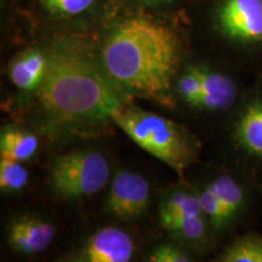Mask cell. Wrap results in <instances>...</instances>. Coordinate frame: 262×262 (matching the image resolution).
I'll return each mask as SVG.
<instances>
[{
	"mask_svg": "<svg viewBox=\"0 0 262 262\" xmlns=\"http://www.w3.org/2000/svg\"><path fill=\"white\" fill-rule=\"evenodd\" d=\"M103 68L124 90L162 102L169 98L179 42L168 27L130 18L114 29L102 52Z\"/></svg>",
	"mask_w": 262,
	"mask_h": 262,
	"instance_id": "obj_1",
	"label": "cell"
},
{
	"mask_svg": "<svg viewBox=\"0 0 262 262\" xmlns=\"http://www.w3.org/2000/svg\"><path fill=\"white\" fill-rule=\"evenodd\" d=\"M35 93L49 114L70 123L112 118L125 104L122 88L106 70L73 51L48 57L44 79Z\"/></svg>",
	"mask_w": 262,
	"mask_h": 262,
	"instance_id": "obj_2",
	"label": "cell"
},
{
	"mask_svg": "<svg viewBox=\"0 0 262 262\" xmlns=\"http://www.w3.org/2000/svg\"><path fill=\"white\" fill-rule=\"evenodd\" d=\"M111 119L137 146L179 173L185 171L195 158L191 135L168 118L123 104Z\"/></svg>",
	"mask_w": 262,
	"mask_h": 262,
	"instance_id": "obj_3",
	"label": "cell"
},
{
	"mask_svg": "<svg viewBox=\"0 0 262 262\" xmlns=\"http://www.w3.org/2000/svg\"><path fill=\"white\" fill-rule=\"evenodd\" d=\"M110 164L97 150H77L55 160L51 169V185L66 198L89 196L100 192L110 180Z\"/></svg>",
	"mask_w": 262,
	"mask_h": 262,
	"instance_id": "obj_4",
	"label": "cell"
},
{
	"mask_svg": "<svg viewBox=\"0 0 262 262\" xmlns=\"http://www.w3.org/2000/svg\"><path fill=\"white\" fill-rule=\"evenodd\" d=\"M149 182L130 171L114 176L107 196V210L123 221L134 220L146 211L149 203Z\"/></svg>",
	"mask_w": 262,
	"mask_h": 262,
	"instance_id": "obj_5",
	"label": "cell"
},
{
	"mask_svg": "<svg viewBox=\"0 0 262 262\" xmlns=\"http://www.w3.org/2000/svg\"><path fill=\"white\" fill-rule=\"evenodd\" d=\"M219 24L235 40H262V0H226L219 11Z\"/></svg>",
	"mask_w": 262,
	"mask_h": 262,
	"instance_id": "obj_6",
	"label": "cell"
},
{
	"mask_svg": "<svg viewBox=\"0 0 262 262\" xmlns=\"http://www.w3.org/2000/svg\"><path fill=\"white\" fill-rule=\"evenodd\" d=\"M134 241L126 232L117 227L100 229L88 239L80 261L85 262H127L134 255Z\"/></svg>",
	"mask_w": 262,
	"mask_h": 262,
	"instance_id": "obj_7",
	"label": "cell"
},
{
	"mask_svg": "<svg viewBox=\"0 0 262 262\" xmlns=\"http://www.w3.org/2000/svg\"><path fill=\"white\" fill-rule=\"evenodd\" d=\"M55 237V227L33 216H24L9 228V242L22 254H35L45 250Z\"/></svg>",
	"mask_w": 262,
	"mask_h": 262,
	"instance_id": "obj_8",
	"label": "cell"
},
{
	"mask_svg": "<svg viewBox=\"0 0 262 262\" xmlns=\"http://www.w3.org/2000/svg\"><path fill=\"white\" fill-rule=\"evenodd\" d=\"M199 72L203 80V91L194 107L215 111L232 106L237 95L233 80L214 71L199 68Z\"/></svg>",
	"mask_w": 262,
	"mask_h": 262,
	"instance_id": "obj_9",
	"label": "cell"
},
{
	"mask_svg": "<svg viewBox=\"0 0 262 262\" xmlns=\"http://www.w3.org/2000/svg\"><path fill=\"white\" fill-rule=\"evenodd\" d=\"M48 57L39 50H28L21 54L9 68V77L19 90L37 91L44 79Z\"/></svg>",
	"mask_w": 262,
	"mask_h": 262,
	"instance_id": "obj_10",
	"label": "cell"
},
{
	"mask_svg": "<svg viewBox=\"0 0 262 262\" xmlns=\"http://www.w3.org/2000/svg\"><path fill=\"white\" fill-rule=\"evenodd\" d=\"M238 139L248 152L262 157V101L251 103L238 123Z\"/></svg>",
	"mask_w": 262,
	"mask_h": 262,
	"instance_id": "obj_11",
	"label": "cell"
},
{
	"mask_svg": "<svg viewBox=\"0 0 262 262\" xmlns=\"http://www.w3.org/2000/svg\"><path fill=\"white\" fill-rule=\"evenodd\" d=\"M39 141L33 134L22 130L3 131L0 137V155L18 162H25L37 153Z\"/></svg>",
	"mask_w": 262,
	"mask_h": 262,
	"instance_id": "obj_12",
	"label": "cell"
},
{
	"mask_svg": "<svg viewBox=\"0 0 262 262\" xmlns=\"http://www.w3.org/2000/svg\"><path fill=\"white\" fill-rule=\"evenodd\" d=\"M199 214H204L202 210L199 195L186 191L171 193L164 199L159 208V220L162 226L180 216Z\"/></svg>",
	"mask_w": 262,
	"mask_h": 262,
	"instance_id": "obj_13",
	"label": "cell"
},
{
	"mask_svg": "<svg viewBox=\"0 0 262 262\" xmlns=\"http://www.w3.org/2000/svg\"><path fill=\"white\" fill-rule=\"evenodd\" d=\"M224 262H262V237L249 234L238 238L221 255Z\"/></svg>",
	"mask_w": 262,
	"mask_h": 262,
	"instance_id": "obj_14",
	"label": "cell"
},
{
	"mask_svg": "<svg viewBox=\"0 0 262 262\" xmlns=\"http://www.w3.org/2000/svg\"><path fill=\"white\" fill-rule=\"evenodd\" d=\"M208 188H210L211 191L221 199V202L224 203L226 210H227L231 219L233 217V216L238 212L239 209L242 208L244 199L243 191H242L241 186H239L231 176H220V178L216 179V181L212 182Z\"/></svg>",
	"mask_w": 262,
	"mask_h": 262,
	"instance_id": "obj_15",
	"label": "cell"
},
{
	"mask_svg": "<svg viewBox=\"0 0 262 262\" xmlns=\"http://www.w3.org/2000/svg\"><path fill=\"white\" fill-rule=\"evenodd\" d=\"M163 227L175 237L187 242H195L203 238L205 233V224L203 214L185 215L172 219Z\"/></svg>",
	"mask_w": 262,
	"mask_h": 262,
	"instance_id": "obj_16",
	"label": "cell"
},
{
	"mask_svg": "<svg viewBox=\"0 0 262 262\" xmlns=\"http://www.w3.org/2000/svg\"><path fill=\"white\" fill-rule=\"evenodd\" d=\"M28 171L18 160L0 159V188L3 192H17L27 185Z\"/></svg>",
	"mask_w": 262,
	"mask_h": 262,
	"instance_id": "obj_17",
	"label": "cell"
},
{
	"mask_svg": "<svg viewBox=\"0 0 262 262\" xmlns=\"http://www.w3.org/2000/svg\"><path fill=\"white\" fill-rule=\"evenodd\" d=\"M199 201H201L203 212L210 219L215 227H221L231 219L224 203L210 188H206L199 194Z\"/></svg>",
	"mask_w": 262,
	"mask_h": 262,
	"instance_id": "obj_18",
	"label": "cell"
},
{
	"mask_svg": "<svg viewBox=\"0 0 262 262\" xmlns=\"http://www.w3.org/2000/svg\"><path fill=\"white\" fill-rule=\"evenodd\" d=\"M203 91V80L199 68H189L178 81V93L186 102L195 106Z\"/></svg>",
	"mask_w": 262,
	"mask_h": 262,
	"instance_id": "obj_19",
	"label": "cell"
},
{
	"mask_svg": "<svg viewBox=\"0 0 262 262\" xmlns=\"http://www.w3.org/2000/svg\"><path fill=\"white\" fill-rule=\"evenodd\" d=\"M95 0H41L49 12L57 16H74L89 9Z\"/></svg>",
	"mask_w": 262,
	"mask_h": 262,
	"instance_id": "obj_20",
	"label": "cell"
},
{
	"mask_svg": "<svg viewBox=\"0 0 262 262\" xmlns=\"http://www.w3.org/2000/svg\"><path fill=\"white\" fill-rule=\"evenodd\" d=\"M149 260L153 262H188L191 258L179 248L170 244H163L150 254Z\"/></svg>",
	"mask_w": 262,
	"mask_h": 262,
	"instance_id": "obj_21",
	"label": "cell"
},
{
	"mask_svg": "<svg viewBox=\"0 0 262 262\" xmlns=\"http://www.w3.org/2000/svg\"><path fill=\"white\" fill-rule=\"evenodd\" d=\"M145 2H157V0H145Z\"/></svg>",
	"mask_w": 262,
	"mask_h": 262,
	"instance_id": "obj_22",
	"label": "cell"
}]
</instances>
